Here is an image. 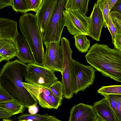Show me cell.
Returning a JSON list of instances; mask_svg holds the SVG:
<instances>
[{
    "mask_svg": "<svg viewBox=\"0 0 121 121\" xmlns=\"http://www.w3.org/2000/svg\"><path fill=\"white\" fill-rule=\"evenodd\" d=\"M26 65L16 59L5 63L0 70V88L14 100L28 108L38 101L24 87L23 78Z\"/></svg>",
    "mask_w": 121,
    "mask_h": 121,
    "instance_id": "6da1fadb",
    "label": "cell"
},
{
    "mask_svg": "<svg viewBox=\"0 0 121 121\" xmlns=\"http://www.w3.org/2000/svg\"><path fill=\"white\" fill-rule=\"evenodd\" d=\"M87 62L106 77L121 82V51L96 43L85 56Z\"/></svg>",
    "mask_w": 121,
    "mask_h": 121,
    "instance_id": "7a4b0ae2",
    "label": "cell"
},
{
    "mask_svg": "<svg viewBox=\"0 0 121 121\" xmlns=\"http://www.w3.org/2000/svg\"><path fill=\"white\" fill-rule=\"evenodd\" d=\"M19 26L33 56L34 63L44 66L45 53L41 31L35 15L26 13L19 20Z\"/></svg>",
    "mask_w": 121,
    "mask_h": 121,
    "instance_id": "3957f363",
    "label": "cell"
},
{
    "mask_svg": "<svg viewBox=\"0 0 121 121\" xmlns=\"http://www.w3.org/2000/svg\"><path fill=\"white\" fill-rule=\"evenodd\" d=\"M67 0H57L53 13L46 29L41 34L45 45L52 42L60 43L61 35L65 26L63 11Z\"/></svg>",
    "mask_w": 121,
    "mask_h": 121,
    "instance_id": "277c9868",
    "label": "cell"
},
{
    "mask_svg": "<svg viewBox=\"0 0 121 121\" xmlns=\"http://www.w3.org/2000/svg\"><path fill=\"white\" fill-rule=\"evenodd\" d=\"M95 71L91 65H84L72 59V86L73 94L84 91L93 84Z\"/></svg>",
    "mask_w": 121,
    "mask_h": 121,
    "instance_id": "5b68a950",
    "label": "cell"
},
{
    "mask_svg": "<svg viewBox=\"0 0 121 121\" xmlns=\"http://www.w3.org/2000/svg\"><path fill=\"white\" fill-rule=\"evenodd\" d=\"M61 45L63 56L62 74V81L63 88V97L70 99L73 96L72 91L73 51L69 40L63 37L60 39Z\"/></svg>",
    "mask_w": 121,
    "mask_h": 121,
    "instance_id": "8992f818",
    "label": "cell"
},
{
    "mask_svg": "<svg viewBox=\"0 0 121 121\" xmlns=\"http://www.w3.org/2000/svg\"><path fill=\"white\" fill-rule=\"evenodd\" d=\"M24 78L29 84L49 87L58 78L54 71L43 66L30 63L26 65Z\"/></svg>",
    "mask_w": 121,
    "mask_h": 121,
    "instance_id": "52a82bcc",
    "label": "cell"
},
{
    "mask_svg": "<svg viewBox=\"0 0 121 121\" xmlns=\"http://www.w3.org/2000/svg\"><path fill=\"white\" fill-rule=\"evenodd\" d=\"M63 13L65 26L71 34L88 35V17L83 15L77 10H65Z\"/></svg>",
    "mask_w": 121,
    "mask_h": 121,
    "instance_id": "ba28073f",
    "label": "cell"
},
{
    "mask_svg": "<svg viewBox=\"0 0 121 121\" xmlns=\"http://www.w3.org/2000/svg\"><path fill=\"white\" fill-rule=\"evenodd\" d=\"M44 66L62 73L63 56L60 43L52 42L45 45Z\"/></svg>",
    "mask_w": 121,
    "mask_h": 121,
    "instance_id": "9c48e42d",
    "label": "cell"
},
{
    "mask_svg": "<svg viewBox=\"0 0 121 121\" xmlns=\"http://www.w3.org/2000/svg\"><path fill=\"white\" fill-rule=\"evenodd\" d=\"M104 25V20L101 11L95 3L91 14L88 17L87 35L96 41H99L102 30Z\"/></svg>",
    "mask_w": 121,
    "mask_h": 121,
    "instance_id": "30bf717a",
    "label": "cell"
},
{
    "mask_svg": "<svg viewBox=\"0 0 121 121\" xmlns=\"http://www.w3.org/2000/svg\"><path fill=\"white\" fill-rule=\"evenodd\" d=\"M57 0H42L35 14L41 34L46 28L53 13Z\"/></svg>",
    "mask_w": 121,
    "mask_h": 121,
    "instance_id": "8fae6325",
    "label": "cell"
},
{
    "mask_svg": "<svg viewBox=\"0 0 121 121\" xmlns=\"http://www.w3.org/2000/svg\"><path fill=\"white\" fill-rule=\"evenodd\" d=\"M97 117L92 106L80 103L71 109L69 121H96Z\"/></svg>",
    "mask_w": 121,
    "mask_h": 121,
    "instance_id": "7c38bea8",
    "label": "cell"
},
{
    "mask_svg": "<svg viewBox=\"0 0 121 121\" xmlns=\"http://www.w3.org/2000/svg\"><path fill=\"white\" fill-rule=\"evenodd\" d=\"M96 102L93 106L98 116L105 121H119L111 107L106 97Z\"/></svg>",
    "mask_w": 121,
    "mask_h": 121,
    "instance_id": "4fadbf2b",
    "label": "cell"
},
{
    "mask_svg": "<svg viewBox=\"0 0 121 121\" xmlns=\"http://www.w3.org/2000/svg\"><path fill=\"white\" fill-rule=\"evenodd\" d=\"M18 33L17 23L7 18H0V39H5L15 42Z\"/></svg>",
    "mask_w": 121,
    "mask_h": 121,
    "instance_id": "5bb4252c",
    "label": "cell"
},
{
    "mask_svg": "<svg viewBox=\"0 0 121 121\" xmlns=\"http://www.w3.org/2000/svg\"><path fill=\"white\" fill-rule=\"evenodd\" d=\"M18 50L17 56L20 61L24 64L34 63L32 53L24 37L18 33L15 42Z\"/></svg>",
    "mask_w": 121,
    "mask_h": 121,
    "instance_id": "9a60e30c",
    "label": "cell"
},
{
    "mask_svg": "<svg viewBox=\"0 0 121 121\" xmlns=\"http://www.w3.org/2000/svg\"><path fill=\"white\" fill-rule=\"evenodd\" d=\"M18 52V49L15 42L7 40H0V56L4 60L9 61L17 57Z\"/></svg>",
    "mask_w": 121,
    "mask_h": 121,
    "instance_id": "2e32d148",
    "label": "cell"
},
{
    "mask_svg": "<svg viewBox=\"0 0 121 121\" xmlns=\"http://www.w3.org/2000/svg\"><path fill=\"white\" fill-rule=\"evenodd\" d=\"M89 0H67L65 8L66 10H78L83 15L85 16L88 11Z\"/></svg>",
    "mask_w": 121,
    "mask_h": 121,
    "instance_id": "e0dca14e",
    "label": "cell"
},
{
    "mask_svg": "<svg viewBox=\"0 0 121 121\" xmlns=\"http://www.w3.org/2000/svg\"><path fill=\"white\" fill-rule=\"evenodd\" d=\"M0 108L12 115L23 113L25 107L15 100L0 103Z\"/></svg>",
    "mask_w": 121,
    "mask_h": 121,
    "instance_id": "ac0fdd59",
    "label": "cell"
},
{
    "mask_svg": "<svg viewBox=\"0 0 121 121\" xmlns=\"http://www.w3.org/2000/svg\"><path fill=\"white\" fill-rule=\"evenodd\" d=\"M86 35H74V45L79 51L83 53L87 51L90 46V42Z\"/></svg>",
    "mask_w": 121,
    "mask_h": 121,
    "instance_id": "d6986e66",
    "label": "cell"
},
{
    "mask_svg": "<svg viewBox=\"0 0 121 121\" xmlns=\"http://www.w3.org/2000/svg\"><path fill=\"white\" fill-rule=\"evenodd\" d=\"M97 92L103 96L112 94L121 95V86L112 85L102 86L99 89Z\"/></svg>",
    "mask_w": 121,
    "mask_h": 121,
    "instance_id": "ffe728a7",
    "label": "cell"
},
{
    "mask_svg": "<svg viewBox=\"0 0 121 121\" xmlns=\"http://www.w3.org/2000/svg\"><path fill=\"white\" fill-rule=\"evenodd\" d=\"M96 3L101 11L104 20V26L106 28L108 24L110 12L109 10L108 0H98Z\"/></svg>",
    "mask_w": 121,
    "mask_h": 121,
    "instance_id": "44dd1931",
    "label": "cell"
},
{
    "mask_svg": "<svg viewBox=\"0 0 121 121\" xmlns=\"http://www.w3.org/2000/svg\"><path fill=\"white\" fill-rule=\"evenodd\" d=\"M12 8L17 12L26 13L30 11L27 0H12Z\"/></svg>",
    "mask_w": 121,
    "mask_h": 121,
    "instance_id": "7402d4cb",
    "label": "cell"
},
{
    "mask_svg": "<svg viewBox=\"0 0 121 121\" xmlns=\"http://www.w3.org/2000/svg\"><path fill=\"white\" fill-rule=\"evenodd\" d=\"M17 119L19 121L30 120L33 121H47L49 119V115L47 113L43 115L23 113L18 117Z\"/></svg>",
    "mask_w": 121,
    "mask_h": 121,
    "instance_id": "603a6c76",
    "label": "cell"
},
{
    "mask_svg": "<svg viewBox=\"0 0 121 121\" xmlns=\"http://www.w3.org/2000/svg\"><path fill=\"white\" fill-rule=\"evenodd\" d=\"M110 16L117 31V34H121V14L116 11L110 12Z\"/></svg>",
    "mask_w": 121,
    "mask_h": 121,
    "instance_id": "cb8c5ba5",
    "label": "cell"
},
{
    "mask_svg": "<svg viewBox=\"0 0 121 121\" xmlns=\"http://www.w3.org/2000/svg\"><path fill=\"white\" fill-rule=\"evenodd\" d=\"M49 88L55 95L60 97H63V88L61 82L56 81L53 82Z\"/></svg>",
    "mask_w": 121,
    "mask_h": 121,
    "instance_id": "d4e9b609",
    "label": "cell"
},
{
    "mask_svg": "<svg viewBox=\"0 0 121 121\" xmlns=\"http://www.w3.org/2000/svg\"><path fill=\"white\" fill-rule=\"evenodd\" d=\"M115 94L105 95L104 97H107L108 99L109 104L113 110L118 119L119 121H121V116L119 114L116 108V102L115 100Z\"/></svg>",
    "mask_w": 121,
    "mask_h": 121,
    "instance_id": "484cf974",
    "label": "cell"
},
{
    "mask_svg": "<svg viewBox=\"0 0 121 121\" xmlns=\"http://www.w3.org/2000/svg\"><path fill=\"white\" fill-rule=\"evenodd\" d=\"M50 96L53 109H57L62 104L63 98H60L56 96L52 92L51 90Z\"/></svg>",
    "mask_w": 121,
    "mask_h": 121,
    "instance_id": "4316f807",
    "label": "cell"
},
{
    "mask_svg": "<svg viewBox=\"0 0 121 121\" xmlns=\"http://www.w3.org/2000/svg\"><path fill=\"white\" fill-rule=\"evenodd\" d=\"M27 0L29 7L30 11H33L36 13L40 6L42 0Z\"/></svg>",
    "mask_w": 121,
    "mask_h": 121,
    "instance_id": "83f0119b",
    "label": "cell"
},
{
    "mask_svg": "<svg viewBox=\"0 0 121 121\" xmlns=\"http://www.w3.org/2000/svg\"><path fill=\"white\" fill-rule=\"evenodd\" d=\"M107 27L111 33L112 39V43L113 44L115 37L117 34V31L115 26L112 22L110 15L108 24Z\"/></svg>",
    "mask_w": 121,
    "mask_h": 121,
    "instance_id": "f1b7e54d",
    "label": "cell"
},
{
    "mask_svg": "<svg viewBox=\"0 0 121 121\" xmlns=\"http://www.w3.org/2000/svg\"><path fill=\"white\" fill-rule=\"evenodd\" d=\"M13 100L6 92L0 88V103Z\"/></svg>",
    "mask_w": 121,
    "mask_h": 121,
    "instance_id": "f546056e",
    "label": "cell"
},
{
    "mask_svg": "<svg viewBox=\"0 0 121 121\" xmlns=\"http://www.w3.org/2000/svg\"><path fill=\"white\" fill-rule=\"evenodd\" d=\"M113 44L115 49L121 51V34H117Z\"/></svg>",
    "mask_w": 121,
    "mask_h": 121,
    "instance_id": "4dcf8cb0",
    "label": "cell"
},
{
    "mask_svg": "<svg viewBox=\"0 0 121 121\" xmlns=\"http://www.w3.org/2000/svg\"><path fill=\"white\" fill-rule=\"evenodd\" d=\"M115 100L117 109L119 114L121 116V95H115Z\"/></svg>",
    "mask_w": 121,
    "mask_h": 121,
    "instance_id": "1f68e13d",
    "label": "cell"
},
{
    "mask_svg": "<svg viewBox=\"0 0 121 121\" xmlns=\"http://www.w3.org/2000/svg\"><path fill=\"white\" fill-rule=\"evenodd\" d=\"M116 11L121 14V0H117L111 9L110 12Z\"/></svg>",
    "mask_w": 121,
    "mask_h": 121,
    "instance_id": "d6a6232c",
    "label": "cell"
},
{
    "mask_svg": "<svg viewBox=\"0 0 121 121\" xmlns=\"http://www.w3.org/2000/svg\"><path fill=\"white\" fill-rule=\"evenodd\" d=\"M12 116L9 113L0 108V119H9Z\"/></svg>",
    "mask_w": 121,
    "mask_h": 121,
    "instance_id": "836d02e7",
    "label": "cell"
},
{
    "mask_svg": "<svg viewBox=\"0 0 121 121\" xmlns=\"http://www.w3.org/2000/svg\"><path fill=\"white\" fill-rule=\"evenodd\" d=\"M12 0H0V9L5 7L11 6Z\"/></svg>",
    "mask_w": 121,
    "mask_h": 121,
    "instance_id": "e575fe53",
    "label": "cell"
},
{
    "mask_svg": "<svg viewBox=\"0 0 121 121\" xmlns=\"http://www.w3.org/2000/svg\"><path fill=\"white\" fill-rule=\"evenodd\" d=\"M36 105H33L28 108V111L30 114H36L38 111V109Z\"/></svg>",
    "mask_w": 121,
    "mask_h": 121,
    "instance_id": "d590c367",
    "label": "cell"
},
{
    "mask_svg": "<svg viewBox=\"0 0 121 121\" xmlns=\"http://www.w3.org/2000/svg\"><path fill=\"white\" fill-rule=\"evenodd\" d=\"M117 0H108V4L110 11Z\"/></svg>",
    "mask_w": 121,
    "mask_h": 121,
    "instance_id": "8d00e7d4",
    "label": "cell"
},
{
    "mask_svg": "<svg viewBox=\"0 0 121 121\" xmlns=\"http://www.w3.org/2000/svg\"><path fill=\"white\" fill-rule=\"evenodd\" d=\"M47 121H61L54 116L49 115V119Z\"/></svg>",
    "mask_w": 121,
    "mask_h": 121,
    "instance_id": "74e56055",
    "label": "cell"
},
{
    "mask_svg": "<svg viewBox=\"0 0 121 121\" xmlns=\"http://www.w3.org/2000/svg\"><path fill=\"white\" fill-rule=\"evenodd\" d=\"M96 121H105L97 116Z\"/></svg>",
    "mask_w": 121,
    "mask_h": 121,
    "instance_id": "f35d334b",
    "label": "cell"
},
{
    "mask_svg": "<svg viewBox=\"0 0 121 121\" xmlns=\"http://www.w3.org/2000/svg\"><path fill=\"white\" fill-rule=\"evenodd\" d=\"M2 121H14L10 119H3Z\"/></svg>",
    "mask_w": 121,
    "mask_h": 121,
    "instance_id": "ab89813d",
    "label": "cell"
},
{
    "mask_svg": "<svg viewBox=\"0 0 121 121\" xmlns=\"http://www.w3.org/2000/svg\"><path fill=\"white\" fill-rule=\"evenodd\" d=\"M4 60V59L0 56V63Z\"/></svg>",
    "mask_w": 121,
    "mask_h": 121,
    "instance_id": "60d3db41",
    "label": "cell"
},
{
    "mask_svg": "<svg viewBox=\"0 0 121 121\" xmlns=\"http://www.w3.org/2000/svg\"><path fill=\"white\" fill-rule=\"evenodd\" d=\"M33 121L32 120H22V121Z\"/></svg>",
    "mask_w": 121,
    "mask_h": 121,
    "instance_id": "b9f144b4",
    "label": "cell"
},
{
    "mask_svg": "<svg viewBox=\"0 0 121 121\" xmlns=\"http://www.w3.org/2000/svg\"></svg>",
    "mask_w": 121,
    "mask_h": 121,
    "instance_id": "7bdbcfd3",
    "label": "cell"
}]
</instances>
